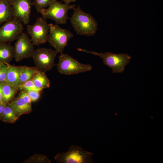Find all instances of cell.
I'll use <instances>...</instances> for the list:
<instances>
[{"instance_id": "cell-1", "label": "cell", "mask_w": 163, "mask_h": 163, "mask_svg": "<svg viewBox=\"0 0 163 163\" xmlns=\"http://www.w3.org/2000/svg\"><path fill=\"white\" fill-rule=\"evenodd\" d=\"M73 10L69 19L76 34L88 36L94 35L97 29L96 21L90 14L84 11L79 5Z\"/></svg>"}, {"instance_id": "cell-2", "label": "cell", "mask_w": 163, "mask_h": 163, "mask_svg": "<svg viewBox=\"0 0 163 163\" xmlns=\"http://www.w3.org/2000/svg\"><path fill=\"white\" fill-rule=\"evenodd\" d=\"M80 51L89 53L99 56L103 60V63L110 68L113 73L124 72L125 66L129 63L131 57L126 53L114 54L109 52L99 53L81 48H78Z\"/></svg>"}, {"instance_id": "cell-3", "label": "cell", "mask_w": 163, "mask_h": 163, "mask_svg": "<svg viewBox=\"0 0 163 163\" xmlns=\"http://www.w3.org/2000/svg\"><path fill=\"white\" fill-rule=\"evenodd\" d=\"M75 5L63 4L55 0L52 2L47 8H43L40 13L45 19L54 21L56 24H65L69 18L68 12L75 8Z\"/></svg>"}, {"instance_id": "cell-4", "label": "cell", "mask_w": 163, "mask_h": 163, "mask_svg": "<svg viewBox=\"0 0 163 163\" xmlns=\"http://www.w3.org/2000/svg\"><path fill=\"white\" fill-rule=\"evenodd\" d=\"M48 24L47 41L58 53H62L68 41L73 37V34L69 30L62 28L57 24Z\"/></svg>"}, {"instance_id": "cell-5", "label": "cell", "mask_w": 163, "mask_h": 163, "mask_svg": "<svg viewBox=\"0 0 163 163\" xmlns=\"http://www.w3.org/2000/svg\"><path fill=\"white\" fill-rule=\"evenodd\" d=\"M56 65L58 72L61 74L70 75L91 71L92 66L90 64L80 63L66 54L61 53Z\"/></svg>"}, {"instance_id": "cell-6", "label": "cell", "mask_w": 163, "mask_h": 163, "mask_svg": "<svg viewBox=\"0 0 163 163\" xmlns=\"http://www.w3.org/2000/svg\"><path fill=\"white\" fill-rule=\"evenodd\" d=\"M93 155L81 147L72 145L67 152L57 154L55 159L59 163H91L93 162Z\"/></svg>"}, {"instance_id": "cell-7", "label": "cell", "mask_w": 163, "mask_h": 163, "mask_svg": "<svg viewBox=\"0 0 163 163\" xmlns=\"http://www.w3.org/2000/svg\"><path fill=\"white\" fill-rule=\"evenodd\" d=\"M58 53L50 48H40L35 50L32 58L35 67L46 72L51 70L54 65Z\"/></svg>"}, {"instance_id": "cell-8", "label": "cell", "mask_w": 163, "mask_h": 163, "mask_svg": "<svg viewBox=\"0 0 163 163\" xmlns=\"http://www.w3.org/2000/svg\"><path fill=\"white\" fill-rule=\"evenodd\" d=\"M49 27L46 19L38 18L33 25L27 26V32L34 45L39 46L47 41Z\"/></svg>"}, {"instance_id": "cell-9", "label": "cell", "mask_w": 163, "mask_h": 163, "mask_svg": "<svg viewBox=\"0 0 163 163\" xmlns=\"http://www.w3.org/2000/svg\"><path fill=\"white\" fill-rule=\"evenodd\" d=\"M34 45L25 33L23 32L16 40L14 47V58L16 61L32 58L35 49Z\"/></svg>"}, {"instance_id": "cell-10", "label": "cell", "mask_w": 163, "mask_h": 163, "mask_svg": "<svg viewBox=\"0 0 163 163\" xmlns=\"http://www.w3.org/2000/svg\"><path fill=\"white\" fill-rule=\"evenodd\" d=\"M24 30L22 23L13 18L0 27V42H10L16 40Z\"/></svg>"}, {"instance_id": "cell-11", "label": "cell", "mask_w": 163, "mask_h": 163, "mask_svg": "<svg viewBox=\"0 0 163 163\" xmlns=\"http://www.w3.org/2000/svg\"><path fill=\"white\" fill-rule=\"evenodd\" d=\"M13 18L25 25L30 21L31 8L33 5L31 0H11Z\"/></svg>"}, {"instance_id": "cell-12", "label": "cell", "mask_w": 163, "mask_h": 163, "mask_svg": "<svg viewBox=\"0 0 163 163\" xmlns=\"http://www.w3.org/2000/svg\"><path fill=\"white\" fill-rule=\"evenodd\" d=\"M8 104L19 117L23 114L29 113L32 111L31 104H27L19 96Z\"/></svg>"}, {"instance_id": "cell-13", "label": "cell", "mask_w": 163, "mask_h": 163, "mask_svg": "<svg viewBox=\"0 0 163 163\" xmlns=\"http://www.w3.org/2000/svg\"><path fill=\"white\" fill-rule=\"evenodd\" d=\"M7 64L6 83L18 88L20 75L23 66H14Z\"/></svg>"}, {"instance_id": "cell-14", "label": "cell", "mask_w": 163, "mask_h": 163, "mask_svg": "<svg viewBox=\"0 0 163 163\" xmlns=\"http://www.w3.org/2000/svg\"><path fill=\"white\" fill-rule=\"evenodd\" d=\"M13 18L12 6L10 0H0V26Z\"/></svg>"}, {"instance_id": "cell-15", "label": "cell", "mask_w": 163, "mask_h": 163, "mask_svg": "<svg viewBox=\"0 0 163 163\" xmlns=\"http://www.w3.org/2000/svg\"><path fill=\"white\" fill-rule=\"evenodd\" d=\"M14 58V47L7 43L0 42V62L9 63Z\"/></svg>"}, {"instance_id": "cell-16", "label": "cell", "mask_w": 163, "mask_h": 163, "mask_svg": "<svg viewBox=\"0 0 163 163\" xmlns=\"http://www.w3.org/2000/svg\"><path fill=\"white\" fill-rule=\"evenodd\" d=\"M32 79L36 87L40 91L50 86V80L45 72L38 70Z\"/></svg>"}, {"instance_id": "cell-17", "label": "cell", "mask_w": 163, "mask_h": 163, "mask_svg": "<svg viewBox=\"0 0 163 163\" xmlns=\"http://www.w3.org/2000/svg\"><path fill=\"white\" fill-rule=\"evenodd\" d=\"M2 94V101L8 104L13 98L17 91L18 88L11 86L5 82L0 84Z\"/></svg>"}, {"instance_id": "cell-18", "label": "cell", "mask_w": 163, "mask_h": 163, "mask_svg": "<svg viewBox=\"0 0 163 163\" xmlns=\"http://www.w3.org/2000/svg\"><path fill=\"white\" fill-rule=\"evenodd\" d=\"M38 70L35 66H23L20 75L19 86L32 79Z\"/></svg>"}, {"instance_id": "cell-19", "label": "cell", "mask_w": 163, "mask_h": 163, "mask_svg": "<svg viewBox=\"0 0 163 163\" xmlns=\"http://www.w3.org/2000/svg\"><path fill=\"white\" fill-rule=\"evenodd\" d=\"M19 117L8 104H7L5 107L1 119L6 122L14 123L18 119Z\"/></svg>"}, {"instance_id": "cell-20", "label": "cell", "mask_w": 163, "mask_h": 163, "mask_svg": "<svg viewBox=\"0 0 163 163\" xmlns=\"http://www.w3.org/2000/svg\"><path fill=\"white\" fill-rule=\"evenodd\" d=\"M55 0H34L33 1V6L37 11L40 13L43 9L48 7L49 5Z\"/></svg>"}, {"instance_id": "cell-21", "label": "cell", "mask_w": 163, "mask_h": 163, "mask_svg": "<svg viewBox=\"0 0 163 163\" xmlns=\"http://www.w3.org/2000/svg\"><path fill=\"white\" fill-rule=\"evenodd\" d=\"M19 89L26 91H40L35 86L32 79L19 86Z\"/></svg>"}, {"instance_id": "cell-22", "label": "cell", "mask_w": 163, "mask_h": 163, "mask_svg": "<svg viewBox=\"0 0 163 163\" xmlns=\"http://www.w3.org/2000/svg\"><path fill=\"white\" fill-rule=\"evenodd\" d=\"M8 64L0 62V84L6 82Z\"/></svg>"}, {"instance_id": "cell-23", "label": "cell", "mask_w": 163, "mask_h": 163, "mask_svg": "<svg viewBox=\"0 0 163 163\" xmlns=\"http://www.w3.org/2000/svg\"><path fill=\"white\" fill-rule=\"evenodd\" d=\"M38 91H27L32 102L37 101L40 97V92Z\"/></svg>"}, {"instance_id": "cell-24", "label": "cell", "mask_w": 163, "mask_h": 163, "mask_svg": "<svg viewBox=\"0 0 163 163\" xmlns=\"http://www.w3.org/2000/svg\"><path fill=\"white\" fill-rule=\"evenodd\" d=\"M18 96L21 98L27 104H31L32 101L26 91L21 90Z\"/></svg>"}, {"instance_id": "cell-25", "label": "cell", "mask_w": 163, "mask_h": 163, "mask_svg": "<svg viewBox=\"0 0 163 163\" xmlns=\"http://www.w3.org/2000/svg\"><path fill=\"white\" fill-rule=\"evenodd\" d=\"M6 104H5L2 102L0 103V118H1V116Z\"/></svg>"}, {"instance_id": "cell-26", "label": "cell", "mask_w": 163, "mask_h": 163, "mask_svg": "<svg viewBox=\"0 0 163 163\" xmlns=\"http://www.w3.org/2000/svg\"><path fill=\"white\" fill-rule=\"evenodd\" d=\"M77 0H62L65 4H69L70 3L75 2Z\"/></svg>"}, {"instance_id": "cell-27", "label": "cell", "mask_w": 163, "mask_h": 163, "mask_svg": "<svg viewBox=\"0 0 163 163\" xmlns=\"http://www.w3.org/2000/svg\"><path fill=\"white\" fill-rule=\"evenodd\" d=\"M2 102V94L1 88L0 84V103Z\"/></svg>"}, {"instance_id": "cell-28", "label": "cell", "mask_w": 163, "mask_h": 163, "mask_svg": "<svg viewBox=\"0 0 163 163\" xmlns=\"http://www.w3.org/2000/svg\"><path fill=\"white\" fill-rule=\"evenodd\" d=\"M31 0V1H33L34 0Z\"/></svg>"}, {"instance_id": "cell-29", "label": "cell", "mask_w": 163, "mask_h": 163, "mask_svg": "<svg viewBox=\"0 0 163 163\" xmlns=\"http://www.w3.org/2000/svg\"><path fill=\"white\" fill-rule=\"evenodd\" d=\"M10 0V1H11V0Z\"/></svg>"}]
</instances>
